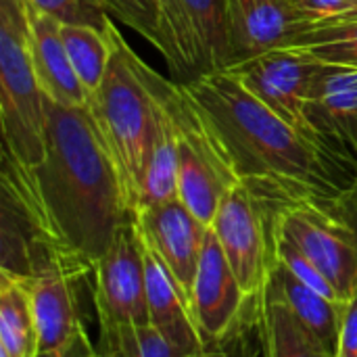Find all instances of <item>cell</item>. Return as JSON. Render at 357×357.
<instances>
[{"label":"cell","instance_id":"1","mask_svg":"<svg viewBox=\"0 0 357 357\" xmlns=\"http://www.w3.org/2000/svg\"><path fill=\"white\" fill-rule=\"evenodd\" d=\"M44 157L27 167L4 155L2 197L31 234L82 278L134 220L115 163L86 107L44 98Z\"/></svg>","mask_w":357,"mask_h":357},{"label":"cell","instance_id":"2","mask_svg":"<svg viewBox=\"0 0 357 357\" xmlns=\"http://www.w3.org/2000/svg\"><path fill=\"white\" fill-rule=\"evenodd\" d=\"M184 86L213 121L241 180L270 186L289 207L343 197L333 169L339 155L276 115L230 67Z\"/></svg>","mask_w":357,"mask_h":357},{"label":"cell","instance_id":"3","mask_svg":"<svg viewBox=\"0 0 357 357\" xmlns=\"http://www.w3.org/2000/svg\"><path fill=\"white\" fill-rule=\"evenodd\" d=\"M163 84L165 79L130 48L115 27L109 67L86 109L115 163L132 215L138 207L144 159L161 111Z\"/></svg>","mask_w":357,"mask_h":357},{"label":"cell","instance_id":"4","mask_svg":"<svg viewBox=\"0 0 357 357\" xmlns=\"http://www.w3.org/2000/svg\"><path fill=\"white\" fill-rule=\"evenodd\" d=\"M0 121L4 155L36 165L44 157L46 113L31 59L27 0H0Z\"/></svg>","mask_w":357,"mask_h":357},{"label":"cell","instance_id":"5","mask_svg":"<svg viewBox=\"0 0 357 357\" xmlns=\"http://www.w3.org/2000/svg\"><path fill=\"white\" fill-rule=\"evenodd\" d=\"M165 100L178 140V199L205 226H211L241 176L220 132L188 88L167 82Z\"/></svg>","mask_w":357,"mask_h":357},{"label":"cell","instance_id":"6","mask_svg":"<svg viewBox=\"0 0 357 357\" xmlns=\"http://www.w3.org/2000/svg\"><path fill=\"white\" fill-rule=\"evenodd\" d=\"M161 54L180 84L234 63L226 0H155Z\"/></svg>","mask_w":357,"mask_h":357},{"label":"cell","instance_id":"7","mask_svg":"<svg viewBox=\"0 0 357 357\" xmlns=\"http://www.w3.org/2000/svg\"><path fill=\"white\" fill-rule=\"evenodd\" d=\"M341 199L291 205L276 213L272 230L295 243L326 276L339 299L349 301L357 289V226L339 209Z\"/></svg>","mask_w":357,"mask_h":357},{"label":"cell","instance_id":"8","mask_svg":"<svg viewBox=\"0 0 357 357\" xmlns=\"http://www.w3.org/2000/svg\"><path fill=\"white\" fill-rule=\"evenodd\" d=\"M272 222L274 215L247 184L238 182L224 197L211 224L236 280L255 307H261L274 266Z\"/></svg>","mask_w":357,"mask_h":357},{"label":"cell","instance_id":"9","mask_svg":"<svg viewBox=\"0 0 357 357\" xmlns=\"http://www.w3.org/2000/svg\"><path fill=\"white\" fill-rule=\"evenodd\" d=\"M188 297L195 320L211 349L228 345L259 320L261 307H255L245 295L211 226Z\"/></svg>","mask_w":357,"mask_h":357},{"label":"cell","instance_id":"10","mask_svg":"<svg viewBox=\"0 0 357 357\" xmlns=\"http://www.w3.org/2000/svg\"><path fill=\"white\" fill-rule=\"evenodd\" d=\"M82 280L46 245L33 241L29 274L23 278L38 326L40 354H65L86 337L79 320L75 282Z\"/></svg>","mask_w":357,"mask_h":357},{"label":"cell","instance_id":"11","mask_svg":"<svg viewBox=\"0 0 357 357\" xmlns=\"http://www.w3.org/2000/svg\"><path fill=\"white\" fill-rule=\"evenodd\" d=\"M94 307L100 331L151 324L144 247L134 220L119 228L113 245L94 268Z\"/></svg>","mask_w":357,"mask_h":357},{"label":"cell","instance_id":"12","mask_svg":"<svg viewBox=\"0 0 357 357\" xmlns=\"http://www.w3.org/2000/svg\"><path fill=\"white\" fill-rule=\"evenodd\" d=\"M320 61L297 48H276L234 63L230 69L276 115L320 142L310 128L307 109ZM322 144V142H320Z\"/></svg>","mask_w":357,"mask_h":357},{"label":"cell","instance_id":"13","mask_svg":"<svg viewBox=\"0 0 357 357\" xmlns=\"http://www.w3.org/2000/svg\"><path fill=\"white\" fill-rule=\"evenodd\" d=\"M134 226L142 245L165 264L190 295L209 226H205L180 199L136 211Z\"/></svg>","mask_w":357,"mask_h":357},{"label":"cell","instance_id":"14","mask_svg":"<svg viewBox=\"0 0 357 357\" xmlns=\"http://www.w3.org/2000/svg\"><path fill=\"white\" fill-rule=\"evenodd\" d=\"M312 134L335 155V146H357V67L320 63L310 96Z\"/></svg>","mask_w":357,"mask_h":357},{"label":"cell","instance_id":"15","mask_svg":"<svg viewBox=\"0 0 357 357\" xmlns=\"http://www.w3.org/2000/svg\"><path fill=\"white\" fill-rule=\"evenodd\" d=\"M144 247V245H142ZM146 266V305L149 320L184 356L199 357L211 351L190 305L188 293L165 268V264L144 247Z\"/></svg>","mask_w":357,"mask_h":357},{"label":"cell","instance_id":"16","mask_svg":"<svg viewBox=\"0 0 357 357\" xmlns=\"http://www.w3.org/2000/svg\"><path fill=\"white\" fill-rule=\"evenodd\" d=\"M226 6L234 63L289 48L305 29L289 0H226Z\"/></svg>","mask_w":357,"mask_h":357},{"label":"cell","instance_id":"17","mask_svg":"<svg viewBox=\"0 0 357 357\" xmlns=\"http://www.w3.org/2000/svg\"><path fill=\"white\" fill-rule=\"evenodd\" d=\"M29 44L40 90L46 100L61 107H86L88 90L82 86L63 42V23L27 2Z\"/></svg>","mask_w":357,"mask_h":357},{"label":"cell","instance_id":"18","mask_svg":"<svg viewBox=\"0 0 357 357\" xmlns=\"http://www.w3.org/2000/svg\"><path fill=\"white\" fill-rule=\"evenodd\" d=\"M264 295H270L284 303L291 310V314L337 356L347 301H335L316 293L278 259H274Z\"/></svg>","mask_w":357,"mask_h":357},{"label":"cell","instance_id":"19","mask_svg":"<svg viewBox=\"0 0 357 357\" xmlns=\"http://www.w3.org/2000/svg\"><path fill=\"white\" fill-rule=\"evenodd\" d=\"M165 86L167 82L163 84V100L155 136L144 159L136 211L178 199V140L165 100Z\"/></svg>","mask_w":357,"mask_h":357},{"label":"cell","instance_id":"20","mask_svg":"<svg viewBox=\"0 0 357 357\" xmlns=\"http://www.w3.org/2000/svg\"><path fill=\"white\" fill-rule=\"evenodd\" d=\"M264 357H337L278 299L264 295L257 320Z\"/></svg>","mask_w":357,"mask_h":357},{"label":"cell","instance_id":"21","mask_svg":"<svg viewBox=\"0 0 357 357\" xmlns=\"http://www.w3.org/2000/svg\"><path fill=\"white\" fill-rule=\"evenodd\" d=\"M0 351L8 357H38L40 341L31 299L23 278L0 272Z\"/></svg>","mask_w":357,"mask_h":357},{"label":"cell","instance_id":"22","mask_svg":"<svg viewBox=\"0 0 357 357\" xmlns=\"http://www.w3.org/2000/svg\"><path fill=\"white\" fill-rule=\"evenodd\" d=\"M289 48H297L320 63L357 67V15L324 25H310Z\"/></svg>","mask_w":357,"mask_h":357},{"label":"cell","instance_id":"23","mask_svg":"<svg viewBox=\"0 0 357 357\" xmlns=\"http://www.w3.org/2000/svg\"><path fill=\"white\" fill-rule=\"evenodd\" d=\"M111 33H102L100 29L86 25H63V42L67 54L88 94H92L100 86L105 71L109 67Z\"/></svg>","mask_w":357,"mask_h":357},{"label":"cell","instance_id":"24","mask_svg":"<svg viewBox=\"0 0 357 357\" xmlns=\"http://www.w3.org/2000/svg\"><path fill=\"white\" fill-rule=\"evenodd\" d=\"M100 343L102 357H188L151 324L100 331Z\"/></svg>","mask_w":357,"mask_h":357},{"label":"cell","instance_id":"25","mask_svg":"<svg viewBox=\"0 0 357 357\" xmlns=\"http://www.w3.org/2000/svg\"><path fill=\"white\" fill-rule=\"evenodd\" d=\"M40 13L50 15L63 25H86L111 33L115 23L102 0H27Z\"/></svg>","mask_w":357,"mask_h":357},{"label":"cell","instance_id":"26","mask_svg":"<svg viewBox=\"0 0 357 357\" xmlns=\"http://www.w3.org/2000/svg\"><path fill=\"white\" fill-rule=\"evenodd\" d=\"M272 241H274V259L284 264L303 284H307L316 293H320L328 299L341 301L339 295L335 293V289L331 287V282L326 280V276L316 268V264L295 243H291L287 236H282L276 230H272Z\"/></svg>","mask_w":357,"mask_h":357},{"label":"cell","instance_id":"27","mask_svg":"<svg viewBox=\"0 0 357 357\" xmlns=\"http://www.w3.org/2000/svg\"><path fill=\"white\" fill-rule=\"evenodd\" d=\"M113 17L149 40L157 50H161L159 31V10L155 0H102Z\"/></svg>","mask_w":357,"mask_h":357},{"label":"cell","instance_id":"28","mask_svg":"<svg viewBox=\"0 0 357 357\" xmlns=\"http://www.w3.org/2000/svg\"><path fill=\"white\" fill-rule=\"evenodd\" d=\"M295 15L310 25H324L357 15V0H289Z\"/></svg>","mask_w":357,"mask_h":357},{"label":"cell","instance_id":"29","mask_svg":"<svg viewBox=\"0 0 357 357\" xmlns=\"http://www.w3.org/2000/svg\"><path fill=\"white\" fill-rule=\"evenodd\" d=\"M337 357H357V289L345 305Z\"/></svg>","mask_w":357,"mask_h":357},{"label":"cell","instance_id":"30","mask_svg":"<svg viewBox=\"0 0 357 357\" xmlns=\"http://www.w3.org/2000/svg\"><path fill=\"white\" fill-rule=\"evenodd\" d=\"M257 324L245 328L234 341H232V347H234V357H264L261 351V343H259V337H257Z\"/></svg>","mask_w":357,"mask_h":357},{"label":"cell","instance_id":"31","mask_svg":"<svg viewBox=\"0 0 357 357\" xmlns=\"http://www.w3.org/2000/svg\"><path fill=\"white\" fill-rule=\"evenodd\" d=\"M90 351H94V347H92V343L88 341V335L84 337V339H79L69 351H65V354H38V357H86Z\"/></svg>","mask_w":357,"mask_h":357},{"label":"cell","instance_id":"32","mask_svg":"<svg viewBox=\"0 0 357 357\" xmlns=\"http://www.w3.org/2000/svg\"><path fill=\"white\" fill-rule=\"evenodd\" d=\"M199 357H234V347H232V341H230L228 345H224V347L211 349V351H207V354H203V356H199Z\"/></svg>","mask_w":357,"mask_h":357},{"label":"cell","instance_id":"33","mask_svg":"<svg viewBox=\"0 0 357 357\" xmlns=\"http://www.w3.org/2000/svg\"><path fill=\"white\" fill-rule=\"evenodd\" d=\"M86 357H102V354L94 349V351H90V354H88V356H86Z\"/></svg>","mask_w":357,"mask_h":357},{"label":"cell","instance_id":"34","mask_svg":"<svg viewBox=\"0 0 357 357\" xmlns=\"http://www.w3.org/2000/svg\"><path fill=\"white\" fill-rule=\"evenodd\" d=\"M0 357H8V356H6V354H2V351H0Z\"/></svg>","mask_w":357,"mask_h":357}]
</instances>
